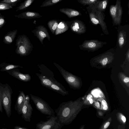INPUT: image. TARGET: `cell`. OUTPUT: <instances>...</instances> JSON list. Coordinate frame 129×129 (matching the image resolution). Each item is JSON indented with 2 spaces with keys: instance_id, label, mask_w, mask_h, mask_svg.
<instances>
[{
  "instance_id": "1",
  "label": "cell",
  "mask_w": 129,
  "mask_h": 129,
  "mask_svg": "<svg viewBox=\"0 0 129 129\" xmlns=\"http://www.w3.org/2000/svg\"><path fill=\"white\" fill-rule=\"evenodd\" d=\"M82 106L78 101L63 102L60 104L55 112L62 127L72 123L81 111Z\"/></svg>"
},
{
  "instance_id": "2",
  "label": "cell",
  "mask_w": 129,
  "mask_h": 129,
  "mask_svg": "<svg viewBox=\"0 0 129 129\" xmlns=\"http://www.w3.org/2000/svg\"><path fill=\"white\" fill-rule=\"evenodd\" d=\"M12 93L10 86L7 83H0V96L1 103L7 116L11 114V97Z\"/></svg>"
},
{
  "instance_id": "3",
  "label": "cell",
  "mask_w": 129,
  "mask_h": 129,
  "mask_svg": "<svg viewBox=\"0 0 129 129\" xmlns=\"http://www.w3.org/2000/svg\"><path fill=\"white\" fill-rule=\"evenodd\" d=\"M15 53L21 56L29 55L33 50V46L28 38L24 34L19 35L16 42Z\"/></svg>"
},
{
  "instance_id": "4",
  "label": "cell",
  "mask_w": 129,
  "mask_h": 129,
  "mask_svg": "<svg viewBox=\"0 0 129 129\" xmlns=\"http://www.w3.org/2000/svg\"><path fill=\"white\" fill-rule=\"evenodd\" d=\"M38 67L40 73H36L42 86L49 88L51 85L56 80L54 78L53 73L45 65L39 64Z\"/></svg>"
},
{
  "instance_id": "5",
  "label": "cell",
  "mask_w": 129,
  "mask_h": 129,
  "mask_svg": "<svg viewBox=\"0 0 129 129\" xmlns=\"http://www.w3.org/2000/svg\"><path fill=\"white\" fill-rule=\"evenodd\" d=\"M30 99L33 102L37 109L42 114L48 116L54 114V110L48 104L41 98L31 94H29Z\"/></svg>"
},
{
  "instance_id": "6",
  "label": "cell",
  "mask_w": 129,
  "mask_h": 129,
  "mask_svg": "<svg viewBox=\"0 0 129 129\" xmlns=\"http://www.w3.org/2000/svg\"><path fill=\"white\" fill-rule=\"evenodd\" d=\"M109 12L113 25L120 26L123 14L122 8L120 0H117L115 5L110 6Z\"/></svg>"
},
{
  "instance_id": "7",
  "label": "cell",
  "mask_w": 129,
  "mask_h": 129,
  "mask_svg": "<svg viewBox=\"0 0 129 129\" xmlns=\"http://www.w3.org/2000/svg\"><path fill=\"white\" fill-rule=\"evenodd\" d=\"M47 117L49 119L47 120L42 121L37 123L36 129H61L62 127L56 116L54 114Z\"/></svg>"
},
{
  "instance_id": "8",
  "label": "cell",
  "mask_w": 129,
  "mask_h": 129,
  "mask_svg": "<svg viewBox=\"0 0 129 129\" xmlns=\"http://www.w3.org/2000/svg\"><path fill=\"white\" fill-rule=\"evenodd\" d=\"M107 44L106 42L97 40H85L79 45V47L81 50L93 51L102 47Z\"/></svg>"
},
{
  "instance_id": "9",
  "label": "cell",
  "mask_w": 129,
  "mask_h": 129,
  "mask_svg": "<svg viewBox=\"0 0 129 129\" xmlns=\"http://www.w3.org/2000/svg\"><path fill=\"white\" fill-rule=\"evenodd\" d=\"M53 64L58 69L70 87L75 88L77 86V80L75 76L64 69L56 62H54Z\"/></svg>"
},
{
  "instance_id": "10",
  "label": "cell",
  "mask_w": 129,
  "mask_h": 129,
  "mask_svg": "<svg viewBox=\"0 0 129 129\" xmlns=\"http://www.w3.org/2000/svg\"><path fill=\"white\" fill-rule=\"evenodd\" d=\"M25 97L26 100L22 109V117L25 121L30 122L33 110L30 103V96L27 95Z\"/></svg>"
},
{
  "instance_id": "11",
  "label": "cell",
  "mask_w": 129,
  "mask_h": 129,
  "mask_svg": "<svg viewBox=\"0 0 129 129\" xmlns=\"http://www.w3.org/2000/svg\"><path fill=\"white\" fill-rule=\"evenodd\" d=\"M31 31L43 45L44 40L45 38H46L49 41L50 40V37L49 34L47 29L44 26L38 25Z\"/></svg>"
},
{
  "instance_id": "12",
  "label": "cell",
  "mask_w": 129,
  "mask_h": 129,
  "mask_svg": "<svg viewBox=\"0 0 129 129\" xmlns=\"http://www.w3.org/2000/svg\"><path fill=\"white\" fill-rule=\"evenodd\" d=\"M70 27L73 32L78 35L85 33L86 30L85 24L82 21L77 19L72 21Z\"/></svg>"
},
{
  "instance_id": "13",
  "label": "cell",
  "mask_w": 129,
  "mask_h": 129,
  "mask_svg": "<svg viewBox=\"0 0 129 129\" xmlns=\"http://www.w3.org/2000/svg\"><path fill=\"white\" fill-rule=\"evenodd\" d=\"M6 72L11 76L23 82H27L31 80V78L29 74L22 73L17 69H13Z\"/></svg>"
},
{
  "instance_id": "14",
  "label": "cell",
  "mask_w": 129,
  "mask_h": 129,
  "mask_svg": "<svg viewBox=\"0 0 129 129\" xmlns=\"http://www.w3.org/2000/svg\"><path fill=\"white\" fill-rule=\"evenodd\" d=\"M49 89L59 93L63 96L69 94L68 92L64 86L57 80L51 85Z\"/></svg>"
},
{
  "instance_id": "15",
  "label": "cell",
  "mask_w": 129,
  "mask_h": 129,
  "mask_svg": "<svg viewBox=\"0 0 129 129\" xmlns=\"http://www.w3.org/2000/svg\"><path fill=\"white\" fill-rule=\"evenodd\" d=\"M97 19L99 22V24L102 28V31L104 34L108 35L109 34L106 24L104 21L105 15L103 12H100L94 9Z\"/></svg>"
},
{
  "instance_id": "16",
  "label": "cell",
  "mask_w": 129,
  "mask_h": 129,
  "mask_svg": "<svg viewBox=\"0 0 129 129\" xmlns=\"http://www.w3.org/2000/svg\"><path fill=\"white\" fill-rule=\"evenodd\" d=\"M25 100L24 93L23 91H20L15 105V109L19 114H22V109Z\"/></svg>"
},
{
  "instance_id": "17",
  "label": "cell",
  "mask_w": 129,
  "mask_h": 129,
  "mask_svg": "<svg viewBox=\"0 0 129 129\" xmlns=\"http://www.w3.org/2000/svg\"><path fill=\"white\" fill-rule=\"evenodd\" d=\"M14 16L18 18L28 19L38 18L42 17V16L37 12L29 11L22 12L18 15H15Z\"/></svg>"
},
{
  "instance_id": "18",
  "label": "cell",
  "mask_w": 129,
  "mask_h": 129,
  "mask_svg": "<svg viewBox=\"0 0 129 129\" xmlns=\"http://www.w3.org/2000/svg\"><path fill=\"white\" fill-rule=\"evenodd\" d=\"M72 23L70 21L62 20L59 23L55 33V35H59L67 30L70 27Z\"/></svg>"
},
{
  "instance_id": "19",
  "label": "cell",
  "mask_w": 129,
  "mask_h": 129,
  "mask_svg": "<svg viewBox=\"0 0 129 129\" xmlns=\"http://www.w3.org/2000/svg\"><path fill=\"white\" fill-rule=\"evenodd\" d=\"M59 11L66 15L69 18L82 15L80 12L71 8H61L59 9Z\"/></svg>"
},
{
  "instance_id": "20",
  "label": "cell",
  "mask_w": 129,
  "mask_h": 129,
  "mask_svg": "<svg viewBox=\"0 0 129 129\" xmlns=\"http://www.w3.org/2000/svg\"><path fill=\"white\" fill-rule=\"evenodd\" d=\"M17 31L18 29H16L8 32L4 37V43L6 44H10L12 43L17 34Z\"/></svg>"
},
{
  "instance_id": "21",
  "label": "cell",
  "mask_w": 129,
  "mask_h": 129,
  "mask_svg": "<svg viewBox=\"0 0 129 129\" xmlns=\"http://www.w3.org/2000/svg\"><path fill=\"white\" fill-rule=\"evenodd\" d=\"M117 42L119 47L122 48L125 45L126 42V31L122 30L118 32Z\"/></svg>"
},
{
  "instance_id": "22",
  "label": "cell",
  "mask_w": 129,
  "mask_h": 129,
  "mask_svg": "<svg viewBox=\"0 0 129 129\" xmlns=\"http://www.w3.org/2000/svg\"><path fill=\"white\" fill-rule=\"evenodd\" d=\"M108 1V0H99L93 6L90 8L92 9L96 10L99 12H103L105 11L107 7Z\"/></svg>"
},
{
  "instance_id": "23",
  "label": "cell",
  "mask_w": 129,
  "mask_h": 129,
  "mask_svg": "<svg viewBox=\"0 0 129 129\" xmlns=\"http://www.w3.org/2000/svg\"><path fill=\"white\" fill-rule=\"evenodd\" d=\"M86 9L88 13L91 22L94 25H96L99 24V22L97 19L94 10L90 8L88 6L86 7Z\"/></svg>"
},
{
  "instance_id": "24",
  "label": "cell",
  "mask_w": 129,
  "mask_h": 129,
  "mask_svg": "<svg viewBox=\"0 0 129 129\" xmlns=\"http://www.w3.org/2000/svg\"><path fill=\"white\" fill-rule=\"evenodd\" d=\"M19 68H23V67L19 65H15L5 62H3L0 64V71L1 72L6 71Z\"/></svg>"
},
{
  "instance_id": "25",
  "label": "cell",
  "mask_w": 129,
  "mask_h": 129,
  "mask_svg": "<svg viewBox=\"0 0 129 129\" xmlns=\"http://www.w3.org/2000/svg\"><path fill=\"white\" fill-rule=\"evenodd\" d=\"M59 22L57 20L53 19L49 21L47 24L48 27L51 32L54 34Z\"/></svg>"
},
{
  "instance_id": "26",
  "label": "cell",
  "mask_w": 129,
  "mask_h": 129,
  "mask_svg": "<svg viewBox=\"0 0 129 129\" xmlns=\"http://www.w3.org/2000/svg\"><path fill=\"white\" fill-rule=\"evenodd\" d=\"M34 0H27L20 4V5L16 8V11L23 10L26 9L30 5Z\"/></svg>"
},
{
  "instance_id": "27",
  "label": "cell",
  "mask_w": 129,
  "mask_h": 129,
  "mask_svg": "<svg viewBox=\"0 0 129 129\" xmlns=\"http://www.w3.org/2000/svg\"><path fill=\"white\" fill-rule=\"evenodd\" d=\"M99 0H78V2L84 6L88 5L90 8L98 2Z\"/></svg>"
},
{
  "instance_id": "28",
  "label": "cell",
  "mask_w": 129,
  "mask_h": 129,
  "mask_svg": "<svg viewBox=\"0 0 129 129\" xmlns=\"http://www.w3.org/2000/svg\"><path fill=\"white\" fill-rule=\"evenodd\" d=\"M62 0H46L41 6V7H49L55 5Z\"/></svg>"
},
{
  "instance_id": "29",
  "label": "cell",
  "mask_w": 129,
  "mask_h": 129,
  "mask_svg": "<svg viewBox=\"0 0 129 129\" xmlns=\"http://www.w3.org/2000/svg\"><path fill=\"white\" fill-rule=\"evenodd\" d=\"M116 115L117 119L120 123L123 124L126 123V118L123 114L120 112H118Z\"/></svg>"
},
{
  "instance_id": "30",
  "label": "cell",
  "mask_w": 129,
  "mask_h": 129,
  "mask_svg": "<svg viewBox=\"0 0 129 129\" xmlns=\"http://www.w3.org/2000/svg\"><path fill=\"white\" fill-rule=\"evenodd\" d=\"M21 0H4L0 1V2L5 3L11 5L13 7L16 5L17 3Z\"/></svg>"
},
{
  "instance_id": "31",
  "label": "cell",
  "mask_w": 129,
  "mask_h": 129,
  "mask_svg": "<svg viewBox=\"0 0 129 129\" xmlns=\"http://www.w3.org/2000/svg\"><path fill=\"white\" fill-rule=\"evenodd\" d=\"M12 8L11 5L8 3L0 2V10L9 9Z\"/></svg>"
},
{
  "instance_id": "32",
  "label": "cell",
  "mask_w": 129,
  "mask_h": 129,
  "mask_svg": "<svg viewBox=\"0 0 129 129\" xmlns=\"http://www.w3.org/2000/svg\"><path fill=\"white\" fill-rule=\"evenodd\" d=\"M112 120L111 117H109L101 126L99 129H107L109 126Z\"/></svg>"
},
{
  "instance_id": "33",
  "label": "cell",
  "mask_w": 129,
  "mask_h": 129,
  "mask_svg": "<svg viewBox=\"0 0 129 129\" xmlns=\"http://www.w3.org/2000/svg\"><path fill=\"white\" fill-rule=\"evenodd\" d=\"M102 106L101 109L104 110H107L108 109V107L107 104L104 100H103L102 101Z\"/></svg>"
},
{
  "instance_id": "34",
  "label": "cell",
  "mask_w": 129,
  "mask_h": 129,
  "mask_svg": "<svg viewBox=\"0 0 129 129\" xmlns=\"http://www.w3.org/2000/svg\"><path fill=\"white\" fill-rule=\"evenodd\" d=\"M5 21L4 17L2 16L0 17V29L4 25Z\"/></svg>"
},
{
  "instance_id": "35",
  "label": "cell",
  "mask_w": 129,
  "mask_h": 129,
  "mask_svg": "<svg viewBox=\"0 0 129 129\" xmlns=\"http://www.w3.org/2000/svg\"><path fill=\"white\" fill-rule=\"evenodd\" d=\"M108 61V59L107 57L105 58H104L102 61V63L104 65L106 64Z\"/></svg>"
},
{
  "instance_id": "36",
  "label": "cell",
  "mask_w": 129,
  "mask_h": 129,
  "mask_svg": "<svg viewBox=\"0 0 129 129\" xmlns=\"http://www.w3.org/2000/svg\"><path fill=\"white\" fill-rule=\"evenodd\" d=\"M14 129H29L24 127L20 126H16L14 127Z\"/></svg>"
},
{
  "instance_id": "37",
  "label": "cell",
  "mask_w": 129,
  "mask_h": 129,
  "mask_svg": "<svg viewBox=\"0 0 129 129\" xmlns=\"http://www.w3.org/2000/svg\"><path fill=\"white\" fill-rule=\"evenodd\" d=\"M124 82L125 83L128 82L129 81V78L128 77H126L124 79Z\"/></svg>"
},
{
  "instance_id": "38",
  "label": "cell",
  "mask_w": 129,
  "mask_h": 129,
  "mask_svg": "<svg viewBox=\"0 0 129 129\" xmlns=\"http://www.w3.org/2000/svg\"><path fill=\"white\" fill-rule=\"evenodd\" d=\"M3 111L2 105L1 102H0V111L2 113L3 112Z\"/></svg>"
},
{
  "instance_id": "39",
  "label": "cell",
  "mask_w": 129,
  "mask_h": 129,
  "mask_svg": "<svg viewBox=\"0 0 129 129\" xmlns=\"http://www.w3.org/2000/svg\"><path fill=\"white\" fill-rule=\"evenodd\" d=\"M98 114L100 116H102L103 115V113L101 111H99L98 112Z\"/></svg>"
},
{
  "instance_id": "40",
  "label": "cell",
  "mask_w": 129,
  "mask_h": 129,
  "mask_svg": "<svg viewBox=\"0 0 129 129\" xmlns=\"http://www.w3.org/2000/svg\"><path fill=\"white\" fill-rule=\"evenodd\" d=\"M84 125H82L80 127L79 129H84Z\"/></svg>"
},
{
  "instance_id": "41",
  "label": "cell",
  "mask_w": 129,
  "mask_h": 129,
  "mask_svg": "<svg viewBox=\"0 0 129 129\" xmlns=\"http://www.w3.org/2000/svg\"><path fill=\"white\" fill-rule=\"evenodd\" d=\"M1 16V14L0 13V17Z\"/></svg>"
}]
</instances>
